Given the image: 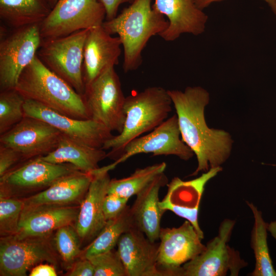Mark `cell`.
Returning <instances> with one entry per match:
<instances>
[{"label":"cell","mask_w":276,"mask_h":276,"mask_svg":"<svg viewBox=\"0 0 276 276\" xmlns=\"http://www.w3.org/2000/svg\"><path fill=\"white\" fill-rule=\"evenodd\" d=\"M53 6V7L55 5L58 0H50Z\"/></svg>","instance_id":"ab89813d"},{"label":"cell","mask_w":276,"mask_h":276,"mask_svg":"<svg viewBox=\"0 0 276 276\" xmlns=\"http://www.w3.org/2000/svg\"><path fill=\"white\" fill-rule=\"evenodd\" d=\"M24 206L22 199L0 196L1 238L17 234Z\"/></svg>","instance_id":"4dcf8cb0"},{"label":"cell","mask_w":276,"mask_h":276,"mask_svg":"<svg viewBox=\"0 0 276 276\" xmlns=\"http://www.w3.org/2000/svg\"><path fill=\"white\" fill-rule=\"evenodd\" d=\"M134 226L130 206L127 205L119 215L107 221L98 236L82 250L80 258H88L112 249L121 236Z\"/></svg>","instance_id":"484cf974"},{"label":"cell","mask_w":276,"mask_h":276,"mask_svg":"<svg viewBox=\"0 0 276 276\" xmlns=\"http://www.w3.org/2000/svg\"><path fill=\"white\" fill-rule=\"evenodd\" d=\"M168 91L176 112L181 139L197 157V167L191 175L220 166L229 155L232 140L228 132L206 125L204 111L210 100L209 93L200 86Z\"/></svg>","instance_id":"6da1fadb"},{"label":"cell","mask_w":276,"mask_h":276,"mask_svg":"<svg viewBox=\"0 0 276 276\" xmlns=\"http://www.w3.org/2000/svg\"><path fill=\"white\" fill-rule=\"evenodd\" d=\"M223 0H195L196 6L199 9L202 10L208 7L211 3L221 1ZM268 3L272 11L276 14V0H264Z\"/></svg>","instance_id":"74e56055"},{"label":"cell","mask_w":276,"mask_h":276,"mask_svg":"<svg viewBox=\"0 0 276 276\" xmlns=\"http://www.w3.org/2000/svg\"><path fill=\"white\" fill-rule=\"evenodd\" d=\"M107 157L105 150L76 141L62 134L55 150L40 158L54 164H70L78 170L90 173L99 168V163Z\"/></svg>","instance_id":"cb8c5ba5"},{"label":"cell","mask_w":276,"mask_h":276,"mask_svg":"<svg viewBox=\"0 0 276 276\" xmlns=\"http://www.w3.org/2000/svg\"><path fill=\"white\" fill-rule=\"evenodd\" d=\"M202 239L187 220L177 227H161L157 265L164 276H177L183 264L204 249Z\"/></svg>","instance_id":"5bb4252c"},{"label":"cell","mask_w":276,"mask_h":276,"mask_svg":"<svg viewBox=\"0 0 276 276\" xmlns=\"http://www.w3.org/2000/svg\"><path fill=\"white\" fill-rule=\"evenodd\" d=\"M129 199L117 195L107 194L104 198L103 210L106 220L119 215L127 207Z\"/></svg>","instance_id":"d6a6232c"},{"label":"cell","mask_w":276,"mask_h":276,"mask_svg":"<svg viewBox=\"0 0 276 276\" xmlns=\"http://www.w3.org/2000/svg\"><path fill=\"white\" fill-rule=\"evenodd\" d=\"M87 259L94 266V276H127L122 259L114 248Z\"/></svg>","instance_id":"1f68e13d"},{"label":"cell","mask_w":276,"mask_h":276,"mask_svg":"<svg viewBox=\"0 0 276 276\" xmlns=\"http://www.w3.org/2000/svg\"><path fill=\"white\" fill-rule=\"evenodd\" d=\"M94 267L87 258H79L68 270V276H94Z\"/></svg>","instance_id":"e575fe53"},{"label":"cell","mask_w":276,"mask_h":276,"mask_svg":"<svg viewBox=\"0 0 276 276\" xmlns=\"http://www.w3.org/2000/svg\"><path fill=\"white\" fill-rule=\"evenodd\" d=\"M89 29L53 38L42 39L37 56L52 72L83 96L84 47Z\"/></svg>","instance_id":"8992f818"},{"label":"cell","mask_w":276,"mask_h":276,"mask_svg":"<svg viewBox=\"0 0 276 276\" xmlns=\"http://www.w3.org/2000/svg\"><path fill=\"white\" fill-rule=\"evenodd\" d=\"M93 175L88 190L80 205L75 228L81 243H90L105 226L103 210L111 179L108 171L101 168L90 172Z\"/></svg>","instance_id":"e0dca14e"},{"label":"cell","mask_w":276,"mask_h":276,"mask_svg":"<svg viewBox=\"0 0 276 276\" xmlns=\"http://www.w3.org/2000/svg\"><path fill=\"white\" fill-rule=\"evenodd\" d=\"M165 162L136 169L129 176L121 179H111L108 194L117 195L129 199L136 195L154 178L164 172Z\"/></svg>","instance_id":"83f0119b"},{"label":"cell","mask_w":276,"mask_h":276,"mask_svg":"<svg viewBox=\"0 0 276 276\" xmlns=\"http://www.w3.org/2000/svg\"><path fill=\"white\" fill-rule=\"evenodd\" d=\"M54 241L62 266L67 270L81 255V241L74 225L62 226L55 232Z\"/></svg>","instance_id":"f546056e"},{"label":"cell","mask_w":276,"mask_h":276,"mask_svg":"<svg viewBox=\"0 0 276 276\" xmlns=\"http://www.w3.org/2000/svg\"><path fill=\"white\" fill-rule=\"evenodd\" d=\"M167 184L168 178L164 172L159 174L136 195L130 207L135 226L152 242L159 239L160 221L166 212L159 206V193Z\"/></svg>","instance_id":"7402d4cb"},{"label":"cell","mask_w":276,"mask_h":276,"mask_svg":"<svg viewBox=\"0 0 276 276\" xmlns=\"http://www.w3.org/2000/svg\"><path fill=\"white\" fill-rule=\"evenodd\" d=\"M235 223L228 219L223 220L217 236L202 252L180 267L177 276H224L228 271L231 275H238L246 263L227 244Z\"/></svg>","instance_id":"30bf717a"},{"label":"cell","mask_w":276,"mask_h":276,"mask_svg":"<svg viewBox=\"0 0 276 276\" xmlns=\"http://www.w3.org/2000/svg\"><path fill=\"white\" fill-rule=\"evenodd\" d=\"M62 135L60 131L45 122L25 116L19 123L0 135V145L17 151L25 162L53 151Z\"/></svg>","instance_id":"4fadbf2b"},{"label":"cell","mask_w":276,"mask_h":276,"mask_svg":"<svg viewBox=\"0 0 276 276\" xmlns=\"http://www.w3.org/2000/svg\"><path fill=\"white\" fill-rule=\"evenodd\" d=\"M79 208L80 205L55 204L24 206L18 232L14 236H44L64 226H75Z\"/></svg>","instance_id":"d6986e66"},{"label":"cell","mask_w":276,"mask_h":276,"mask_svg":"<svg viewBox=\"0 0 276 276\" xmlns=\"http://www.w3.org/2000/svg\"><path fill=\"white\" fill-rule=\"evenodd\" d=\"M117 245L127 276H164L157 265L159 243L150 241L135 226L121 236Z\"/></svg>","instance_id":"ac0fdd59"},{"label":"cell","mask_w":276,"mask_h":276,"mask_svg":"<svg viewBox=\"0 0 276 276\" xmlns=\"http://www.w3.org/2000/svg\"><path fill=\"white\" fill-rule=\"evenodd\" d=\"M42 41L39 24L14 28L0 41V90L15 88L23 71L37 56Z\"/></svg>","instance_id":"8fae6325"},{"label":"cell","mask_w":276,"mask_h":276,"mask_svg":"<svg viewBox=\"0 0 276 276\" xmlns=\"http://www.w3.org/2000/svg\"><path fill=\"white\" fill-rule=\"evenodd\" d=\"M221 170L220 166L211 168L199 177L187 181L174 177L168 183L167 193L159 201L160 208L189 221L203 239V232L198 223L201 197L206 183Z\"/></svg>","instance_id":"2e32d148"},{"label":"cell","mask_w":276,"mask_h":276,"mask_svg":"<svg viewBox=\"0 0 276 276\" xmlns=\"http://www.w3.org/2000/svg\"><path fill=\"white\" fill-rule=\"evenodd\" d=\"M93 178L90 173L79 170L73 172L60 178L44 190L22 199L24 206L80 205Z\"/></svg>","instance_id":"603a6c76"},{"label":"cell","mask_w":276,"mask_h":276,"mask_svg":"<svg viewBox=\"0 0 276 276\" xmlns=\"http://www.w3.org/2000/svg\"><path fill=\"white\" fill-rule=\"evenodd\" d=\"M121 45L119 37L109 34L102 25L89 30L83 52L85 87L106 70L119 63Z\"/></svg>","instance_id":"ffe728a7"},{"label":"cell","mask_w":276,"mask_h":276,"mask_svg":"<svg viewBox=\"0 0 276 276\" xmlns=\"http://www.w3.org/2000/svg\"><path fill=\"white\" fill-rule=\"evenodd\" d=\"M43 262L61 264L54 241V233L39 236H10L0 239V275L26 276Z\"/></svg>","instance_id":"5b68a950"},{"label":"cell","mask_w":276,"mask_h":276,"mask_svg":"<svg viewBox=\"0 0 276 276\" xmlns=\"http://www.w3.org/2000/svg\"><path fill=\"white\" fill-rule=\"evenodd\" d=\"M168 20L151 5V0H134L114 18L102 24L110 34H117L124 50L125 73L137 69L142 63V53L152 36L168 27Z\"/></svg>","instance_id":"7a4b0ae2"},{"label":"cell","mask_w":276,"mask_h":276,"mask_svg":"<svg viewBox=\"0 0 276 276\" xmlns=\"http://www.w3.org/2000/svg\"><path fill=\"white\" fill-rule=\"evenodd\" d=\"M83 98L89 118L120 133L125 121L124 96L114 67H110L85 87Z\"/></svg>","instance_id":"52a82bcc"},{"label":"cell","mask_w":276,"mask_h":276,"mask_svg":"<svg viewBox=\"0 0 276 276\" xmlns=\"http://www.w3.org/2000/svg\"><path fill=\"white\" fill-rule=\"evenodd\" d=\"M78 170L70 164L52 163L40 157L29 159L0 177V196L24 199Z\"/></svg>","instance_id":"ba28073f"},{"label":"cell","mask_w":276,"mask_h":276,"mask_svg":"<svg viewBox=\"0 0 276 276\" xmlns=\"http://www.w3.org/2000/svg\"><path fill=\"white\" fill-rule=\"evenodd\" d=\"M268 231L276 240V221H272L268 224Z\"/></svg>","instance_id":"f35d334b"},{"label":"cell","mask_w":276,"mask_h":276,"mask_svg":"<svg viewBox=\"0 0 276 276\" xmlns=\"http://www.w3.org/2000/svg\"><path fill=\"white\" fill-rule=\"evenodd\" d=\"M106 18L100 0H58L39 24L42 39L63 37L101 26Z\"/></svg>","instance_id":"9c48e42d"},{"label":"cell","mask_w":276,"mask_h":276,"mask_svg":"<svg viewBox=\"0 0 276 276\" xmlns=\"http://www.w3.org/2000/svg\"><path fill=\"white\" fill-rule=\"evenodd\" d=\"M15 88L25 99L59 113L78 119H90L83 96L47 67L37 56L23 71Z\"/></svg>","instance_id":"277c9868"},{"label":"cell","mask_w":276,"mask_h":276,"mask_svg":"<svg viewBox=\"0 0 276 276\" xmlns=\"http://www.w3.org/2000/svg\"><path fill=\"white\" fill-rule=\"evenodd\" d=\"M252 211L254 223L251 235V246L255 255V268L253 276H276L270 256L267 238L268 224L262 217V212L252 203L247 202Z\"/></svg>","instance_id":"4316f807"},{"label":"cell","mask_w":276,"mask_h":276,"mask_svg":"<svg viewBox=\"0 0 276 276\" xmlns=\"http://www.w3.org/2000/svg\"><path fill=\"white\" fill-rule=\"evenodd\" d=\"M172 104L168 90L160 86L149 87L126 97L123 129L102 147L109 150L107 157L116 160L129 142L161 124L168 119Z\"/></svg>","instance_id":"3957f363"},{"label":"cell","mask_w":276,"mask_h":276,"mask_svg":"<svg viewBox=\"0 0 276 276\" xmlns=\"http://www.w3.org/2000/svg\"><path fill=\"white\" fill-rule=\"evenodd\" d=\"M30 276H56L57 268L51 264L40 263L31 269Z\"/></svg>","instance_id":"8d00e7d4"},{"label":"cell","mask_w":276,"mask_h":276,"mask_svg":"<svg viewBox=\"0 0 276 276\" xmlns=\"http://www.w3.org/2000/svg\"><path fill=\"white\" fill-rule=\"evenodd\" d=\"M52 8L50 0H0V18L13 28L39 24Z\"/></svg>","instance_id":"d4e9b609"},{"label":"cell","mask_w":276,"mask_h":276,"mask_svg":"<svg viewBox=\"0 0 276 276\" xmlns=\"http://www.w3.org/2000/svg\"><path fill=\"white\" fill-rule=\"evenodd\" d=\"M180 135L177 117L175 114L148 134L131 141L125 146L118 159L102 168L109 171L118 164L141 153H152L153 156L172 155L187 160L194 153L180 138Z\"/></svg>","instance_id":"7c38bea8"},{"label":"cell","mask_w":276,"mask_h":276,"mask_svg":"<svg viewBox=\"0 0 276 276\" xmlns=\"http://www.w3.org/2000/svg\"><path fill=\"white\" fill-rule=\"evenodd\" d=\"M26 99L15 88L0 91V135L19 123L25 117Z\"/></svg>","instance_id":"f1b7e54d"},{"label":"cell","mask_w":276,"mask_h":276,"mask_svg":"<svg viewBox=\"0 0 276 276\" xmlns=\"http://www.w3.org/2000/svg\"><path fill=\"white\" fill-rule=\"evenodd\" d=\"M134 0H100L106 12V20L114 18L117 15L119 7L121 4L125 3L130 4Z\"/></svg>","instance_id":"d590c367"},{"label":"cell","mask_w":276,"mask_h":276,"mask_svg":"<svg viewBox=\"0 0 276 276\" xmlns=\"http://www.w3.org/2000/svg\"><path fill=\"white\" fill-rule=\"evenodd\" d=\"M22 163V157L17 151L0 145V177Z\"/></svg>","instance_id":"836d02e7"},{"label":"cell","mask_w":276,"mask_h":276,"mask_svg":"<svg viewBox=\"0 0 276 276\" xmlns=\"http://www.w3.org/2000/svg\"><path fill=\"white\" fill-rule=\"evenodd\" d=\"M152 7L168 19V28L159 36L172 41L183 33L199 35L205 30L208 15L195 0H154Z\"/></svg>","instance_id":"44dd1931"},{"label":"cell","mask_w":276,"mask_h":276,"mask_svg":"<svg viewBox=\"0 0 276 276\" xmlns=\"http://www.w3.org/2000/svg\"><path fill=\"white\" fill-rule=\"evenodd\" d=\"M24 110L25 116L43 121L67 137L91 147L102 148L113 136L106 127L91 119L67 116L32 100L26 99Z\"/></svg>","instance_id":"9a60e30c"}]
</instances>
